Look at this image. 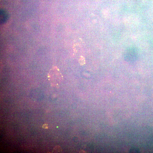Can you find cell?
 Masks as SVG:
<instances>
[{
	"mask_svg": "<svg viewBox=\"0 0 153 153\" xmlns=\"http://www.w3.org/2000/svg\"><path fill=\"white\" fill-rule=\"evenodd\" d=\"M51 85L54 87L58 85L62 80V75L58 68L54 67L49 72L48 76Z\"/></svg>",
	"mask_w": 153,
	"mask_h": 153,
	"instance_id": "obj_1",
	"label": "cell"
},
{
	"mask_svg": "<svg viewBox=\"0 0 153 153\" xmlns=\"http://www.w3.org/2000/svg\"><path fill=\"white\" fill-rule=\"evenodd\" d=\"M138 57V54L136 49L133 48L128 49L124 54V59L128 62H135L137 60Z\"/></svg>",
	"mask_w": 153,
	"mask_h": 153,
	"instance_id": "obj_2",
	"label": "cell"
},
{
	"mask_svg": "<svg viewBox=\"0 0 153 153\" xmlns=\"http://www.w3.org/2000/svg\"><path fill=\"white\" fill-rule=\"evenodd\" d=\"M8 18V13L3 10H0V23L2 24L6 22Z\"/></svg>",
	"mask_w": 153,
	"mask_h": 153,
	"instance_id": "obj_3",
	"label": "cell"
},
{
	"mask_svg": "<svg viewBox=\"0 0 153 153\" xmlns=\"http://www.w3.org/2000/svg\"><path fill=\"white\" fill-rule=\"evenodd\" d=\"M61 149L59 146H56L54 149V153H59L61 152Z\"/></svg>",
	"mask_w": 153,
	"mask_h": 153,
	"instance_id": "obj_4",
	"label": "cell"
},
{
	"mask_svg": "<svg viewBox=\"0 0 153 153\" xmlns=\"http://www.w3.org/2000/svg\"><path fill=\"white\" fill-rule=\"evenodd\" d=\"M79 63L81 65L85 64V58L83 57H81L79 60Z\"/></svg>",
	"mask_w": 153,
	"mask_h": 153,
	"instance_id": "obj_5",
	"label": "cell"
},
{
	"mask_svg": "<svg viewBox=\"0 0 153 153\" xmlns=\"http://www.w3.org/2000/svg\"><path fill=\"white\" fill-rule=\"evenodd\" d=\"M130 152L131 153H138L139 150L138 149L136 148H133L132 149L130 150Z\"/></svg>",
	"mask_w": 153,
	"mask_h": 153,
	"instance_id": "obj_6",
	"label": "cell"
},
{
	"mask_svg": "<svg viewBox=\"0 0 153 153\" xmlns=\"http://www.w3.org/2000/svg\"><path fill=\"white\" fill-rule=\"evenodd\" d=\"M43 128L44 129H47L48 128V124H45L43 125L42 126Z\"/></svg>",
	"mask_w": 153,
	"mask_h": 153,
	"instance_id": "obj_7",
	"label": "cell"
}]
</instances>
